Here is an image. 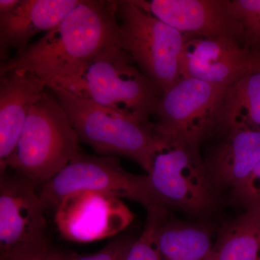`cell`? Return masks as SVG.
<instances>
[{"mask_svg":"<svg viewBox=\"0 0 260 260\" xmlns=\"http://www.w3.org/2000/svg\"><path fill=\"white\" fill-rule=\"evenodd\" d=\"M117 3L118 0H80L42 39L1 63L0 75L24 70L49 84L106 47L119 44Z\"/></svg>","mask_w":260,"mask_h":260,"instance_id":"6da1fadb","label":"cell"},{"mask_svg":"<svg viewBox=\"0 0 260 260\" xmlns=\"http://www.w3.org/2000/svg\"><path fill=\"white\" fill-rule=\"evenodd\" d=\"M77 96L151 124L162 93L117 44L106 47L73 71L51 80Z\"/></svg>","mask_w":260,"mask_h":260,"instance_id":"7a4b0ae2","label":"cell"},{"mask_svg":"<svg viewBox=\"0 0 260 260\" xmlns=\"http://www.w3.org/2000/svg\"><path fill=\"white\" fill-rule=\"evenodd\" d=\"M47 90L30 109L8 165V171L42 185L82 153L69 116Z\"/></svg>","mask_w":260,"mask_h":260,"instance_id":"3957f363","label":"cell"},{"mask_svg":"<svg viewBox=\"0 0 260 260\" xmlns=\"http://www.w3.org/2000/svg\"><path fill=\"white\" fill-rule=\"evenodd\" d=\"M154 149L148 175L162 206L194 216H205L218 206L214 187L200 145L153 133Z\"/></svg>","mask_w":260,"mask_h":260,"instance_id":"277c9868","label":"cell"},{"mask_svg":"<svg viewBox=\"0 0 260 260\" xmlns=\"http://www.w3.org/2000/svg\"><path fill=\"white\" fill-rule=\"evenodd\" d=\"M69 116L80 143L102 156L125 157L147 173L154 149L152 123L137 119L77 96L57 85H48Z\"/></svg>","mask_w":260,"mask_h":260,"instance_id":"5b68a950","label":"cell"},{"mask_svg":"<svg viewBox=\"0 0 260 260\" xmlns=\"http://www.w3.org/2000/svg\"><path fill=\"white\" fill-rule=\"evenodd\" d=\"M119 45L162 94L181 79L180 61L189 36L137 6L118 0Z\"/></svg>","mask_w":260,"mask_h":260,"instance_id":"8992f818","label":"cell"},{"mask_svg":"<svg viewBox=\"0 0 260 260\" xmlns=\"http://www.w3.org/2000/svg\"><path fill=\"white\" fill-rule=\"evenodd\" d=\"M80 191L133 200L143 205L146 211L164 207L155 196L148 174L128 172L117 157L87 155L83 152L43 184L39 195L45 209L55 210L65 197Z\"/></svg>","mask_w":260,"mask_h":260,"instance_id":"52a82bcc","label":"cell"},{"mask_svg":"<svg viewBox=\"0 0 260 260\" xmlns=\"http://www.w3.org/2000/svg\"><path fill=\"white\" fill-rule=\"evenodd\" d=\"M225 93V87L181 78L160 96L152 130L200 145L223 127Z\"/></svg>","mask_w":260,"mask_h":260,"instance_id":"ba28073f","label":"cell"},{"mask_svg":"<svg viewBox=\"0 0 260 260\" xmlns=\"http://www.w3.org/2000/svg\"><path fill=\"white\" fill-rule=\"evenodd\" d=\"M134 218L120 198L93 191H77L65 197L54 215L61 237L76 243L114 237L129 226Z\"/></svg>","mask_w":260,"mask_h":260,"instance_id":"9c48e42d","label":"cell"},{"mask_svg":"<svg viewBox=\"0 0 260 260\" xmlns=\"http://www.w3.org/2000/svg\"><path fill=\"white\" fill-rule=\"evenodd\" d=\"M231 38L189 37L180 61L181 78H194L228 87L260 70V55L242 47Z\"/></svg>","mask_w":260,"mask_h":260,"instance_id":"30bf717a","label":"cell"},{"mask_svg":"<svg viewBox=\"0 0 260 260\" xmlns=\"http://www.w3.org/2000/svg\"><path fill=\"white\" fill-rule=\"evenodd\" d=\"M35 183L5 172L0 178V259L18 246L45 235L47 221Z\"/></svg>","mask_w":260,"mask_h":260,"instance_id":"8fae6325","label":"cell"},{"mask_svg":"<svg viewBox=\"0 0 260 260\" xmlns=\"http://www.w3.org/2000/svg\"><path fill=\"white\" fill-rule=\"evenodd\" d=\"M137 6L189 37L231 38L240 42L242 25L229 0H132Z\"/></svg>","mask_w":260,"mask_h":260,"instance_id":"7c38bea8","label":"cell"},{"mask_svg":"<svg viewBox=\"0 0 260 260\" xmlns=\"http://www.w3.org/2000/svg\"><path fill=\"white\" fill-rule=\"evenodd\" d=\"M48 88L34 73L15 70L0 75V171H8L29 112Z\"/></svg>","mask_w":260,"mask_h":260,"instance_id":"4fadbf2b","label":"cell"},{"mask_svg":"<svg viewBox=\"0 0 260 260\" xmlns=\"http://www.w3.org/2000/svg\"><path fill=\"white\" fill-rule=\"evenodd\" d=\"M224 136L207 159V170L220 194L242 184L260 162V130L226 126Z\"/></svg>","mask_w":260,"mask_h":260,"instance_id":"5bb4252c","label":"cell"},{"mask_svg":"<svg viewBox=\"0 0 260 260\" xmlns=\"http://www.w3.org/2000/svg\"><path fill=\"white\" fill-rule=\"evenodd\" d=\"M80 0H20L15 9L0 14V60L13 49L23 51L36 34L56 27Z\"/></svg>","mask_w":260,"mask_h":260,"instance_id":"9a60e30c","label":"cell"},{"mask_svg":"<svg viewBox=\"0 0 260 260\" xmlns=\"http://www.w3.org/2000/svg\"><path fill=\"white\" fill-rule=\"evenodd\" d=\"M157 237L160 260H210L217 232L205 223L169 218L167 210L159 220Z\"/></svg>","mask_w":260,"mask_h":260,"instance_id":"2e32d148","label":"cell"},{"mask_svg":"<svg viewBox=\"0 0 260 260\" xmlns=\"http://www.w3.org/2000/svg\"><path fill=\"white\" fill-rule=\"evenodd\" d=\"M210 260H260V208L246 210L217 231Z\"/></svg>","mask_w":260,"mask_h":260,"instance_id":"e0dca14e","label":"cell"},{"mask_svg":"<svg viewBox=\"0 0 260 260\" xmlns=\"http://www.w3.org/2000/svg\"><path fill=\"white\" fill-rule=\"evenodd\" d=\"M226 126L260 130V70L226 88L223 128Z\"/></svg>","mask_w":260,"mask_h":260,"instance_id":"ac0fdd59","label":"cell"},{"mask_svg":"<svg viewBox=\"0 0 260 260\" xmlns=\"http://www.w3.org/2000/svg\"><path fill=\"white\" fill-rule=\"evenodd\" d=\"M167 210L162 207L147 211L144 230L132 244L126 260H160L157 231L160 217Z\"/></svg>","mask_w":260,"mask_h":260,"instance_id":"d6986e66","label":"cell"},{"mask_svg":"<svg viewBox=\"0 0 260 260\" xmlns=\"http://www.w3.org/2000/svg\"><path fill=\"white\" fill-rule=\"evenodd\" d=\"M233 15L242 25L243 39L260 41V0H229Z\"/></svg>","mask_w":260,"mask_h":260,"instance_id":"ffe728a7","label":"cell"},{"mask_svg":"<svg viewBox=\"0 0 260 260\" xmlns=\"http://www.w3.org/2000/svg\"><path fill=\"white\" fill-rule=\"evenodd\" d=\"M231 198L245 210L260 208V162L249 177L231 192Z\"/></svg>","mask_w":260,"mask_h":260,"instance_id":"44dd1931","label":"cell"},{"mask_svg":"<svg viewBox=\"0 0 260 260\" xmlns=\"http://www.w3.org/2000/svg\"><path fill=\"white\" fill-rule=\"evenodd\" d=\"M135 241L132 238H116L103 249L88 255L75 254V260H126L132 244Z\"/></svg>","mask_w":260,"mask_h":260,"instance_id":"7402d4cb","label":"cell"},{"mask_svg":"<svg viewBox=\"0 0 260 260\" xmlns=\"http://www.w3.org/2000/svg\"><path fill=\"white\" fill-rule=\"evenodd\" d=\"M49 240L45 235L18 246L4 260H47L50 251Z\"/></svg>","mask_w":260,"mask_h":260,"instance_id":"603a6c76","label":"cell"},{"mask_svg":"<svg viewBox=\"0 0 260 260\" xmlns=\"http://www.w3.org/2000/svg\"><path fill=\"white\" fill-rule=\"evenodd\" d=\"M20 0H0V14H5L14 10Z\"/></svg>","mask_w":260,"mask_h":260,"instance_id":"cb8c5ba5","label":"cell"}]
</instances>
